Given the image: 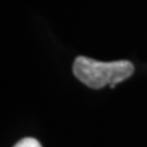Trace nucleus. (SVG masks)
Returning <instances> with one entry per match:
<instances>
[{
    "label": "nucleus",
    "instance_id": "nucleus-1",
    "mask_svg": "<svg viewBox=\"0 0 147 147\" xmlns=\"http://www.w3.org/2000/svg\"><path fill=\"white\" fill-rule=\"evenodd\" d=\"M72 71L76 79L90 89H102L105 86L115 87L117 83L128 79L134 74V64L127 60L105 63L79 56L74 61Z\"/></svg>",
    "mask_w": 147,
    "mask_h": 147
},
{
    "label": "nucleus",
    "instance_id": "nucleus-2",
    "mask_svg": "<svg viewBox=\"0 0 147 147\" xmlns=\"http://www.w3.org/2000/svg\"><path fill=\"white\" fill-rule=\"evenodd\" d=\"M14 147H42V146L34 138H25V139L19 140Z\"/></svg>",
    "mask_w": 147,
    "mask_h": 147
}]
</instances>
